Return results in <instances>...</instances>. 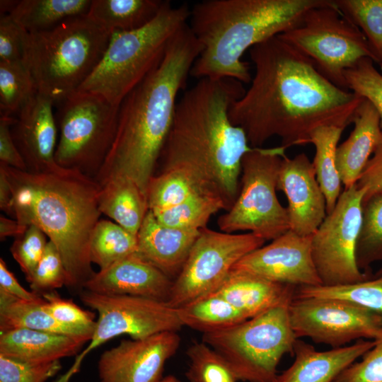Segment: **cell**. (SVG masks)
Listing matches in <instances>:
<instances>
[{
    "instance_id": "1",
    "label": "cell",
    "mask_w": 382,
    "mask_h": 382,
    "mask_svg": "<svg viewBox=\"0 0 382 382\" xmlns=\"http://www.w3.org/2000/svg\"><path fill=\"white\" fill-rule=\"evenodd\" d=\"M255 66L250 86L231 105V122L252 147L270 137L286 149L308 144L323 126L346 128L364 98L325 79L312 62L279 35L249 50Z\"/></svg>"
},
{
    "instance_id": "2",
    "label": "cell",
    "mask_w": 382,
    "mask_h": 382,
    "mask_svg": "<svg viewBox=\"0 0 382 382\" xmlns=\"http://www.w3.org/2000/svg\"><path fill=\"white\" fill-rule=\"evenodd\" d=\"M245 91L243 83L233 79H198L177 103L156 167L159 172L173 168L194 171L227 210L239 192L242 159L253 148L229 117L231 105Z\"/></svg>"
},
{
    "instance_id": "3",
    "label": "cell",
    "mask_w": 382,
    "mask_h": 382,
    "mask_svg": "<svg viewBox=\"0 0 382 382\" xmlns=\"http://www.w3.org/2000/svg\"><path fill=\"white\" fill-rule=\"evenodd\" d=\"M200 51L187 23L173 37L159 65L123 99L113 144L94 178L100 185L125 177L146 195L173 125L178 96L185 89Z\"/></svg>"
},
{
    "instance_id": "4",
    "label": "cell",
    "mask_w": 382,
    "mask_h": 382,
    "mask_svg": "<svg viewBox=\"0 0 382 382\" xmlns=\"http://www.w3.org/2000/svg\"><path fill=\"white\" fill-rule=\"evenodd\" d=\"M13 193V218L41 229L59 250L67 274L66 286L80 294L95 274L90 243L100 220V185L82 172L57 163L40 171L0 163Z\"/></svg>"
},
{
    "instance_id": "5",
    "label": "cell",
    "mask_w": 382,
    "mask_h": 382,
    "mask_svg": "<svg viewBox=\"0 0 382 382\" xmlns=\"http://www.w3.org/2000/svg\"><path fill=\"white\" fill-rule=\"evenodd\" d=\"M330 0H204L190 9L188 25L201 46L190 76L250 83L243 54L299 24L311 8Z\"/></svg>"
},
{
    "instance_id": "6",
    "label": "cell",
    "mask_w": 382,
    "mask_h": 382,
    "mask_svg": "<svg viewBox=\"0 0 382 382\" xmlns=\"http://www.w3.org/2000/svg\"><path fill=\"white\" fill-rule=\"evenodd\" d=\"M111 35L87 15L42 32L23 30V61L37 92L57 105L77 91L100 61Z\"/></svg>"
},
{
    "instance_id": "7",
    "label": "cell",
    "mask_w": 382,
    "mask_h": 382,
    "mask_svg": "<svg viewBox=\"0 0 382 382\" xmlns=\"http://www.w3.org/2000/svg\"><path fill=\"white\" fill-rule=\"evenodd\" d=\"M190 16L187 4L173 6L165 1L156 17L147 25L112 33L100 61L78 91L100 95L120 105L159 65L170 42L188 23Z\"/></svg>"
},
{
    "instance_id": "8",
    "label": "cell",
    "mask_w": 382,
    "mask_h": 382,
    "mask_svg": "<svg viewBox=\"0 0 382 382\" xmlns=\"http://www.w3.org/2000/svg\"><path fill=\"white\" fill-rule=\"evenodd\" d=\"M291 300L236 325L202 334V341L228 363L237 381L274 382L277 366L298 340L289 318Z\"/></svg>"
},
{
    "instance_id": "9",
    "label": "cell",
    "mask_w": 382,
    "mask_h": 382,
    "mask_svg": "<svg viewBox=\"0 0 382 382\" xmlns=\"http://www.w3.org/2000/svg\"><path fill=\"white\" fill-rule=\"evenodd\" d=\"M56 105V163L94 178L113 144L120 105L100 95L79 91Z\"/></svg>"
},
{
    "instance_id": "10",
    "label": "cell",
    "mask_w": 382,
    "mask_h": 382,
    "mask_svg": "<svg viewBox=\"0 0 382 382\" xmlns=\"http://www.w3.org/2000/svg\"><path fill=\"white\" fill-rule=\"evenodd\" d=\"M286 148L253 147L241 163L240 187L233 205L217 220L221 231H248L272 241L290 229L286 208L276 191Z\"/></svg>"
},
{
    "instance_id": "11",
    "label": "cell",
    "mask_w": 382,
    "mask_h": 382,
    "mask_svg": "<svg viewBox=\"0 0 382 382\" xmlns=\"http://www.w3.org/2000/svg\"><path fill=\"white\" fill-rule=\"evenodd\" d=\"M308 57L338 88L349 91L346 70L363 58H377L361 31L337 8L335 0L310 9L297 25L278 35Z\"/></svg>"
},
{
    "instance_id": "12",
    "label": "cell",
    "mask_w": 382,
    "mask_h": 382,
    "mask_svg": "<svg viewBox=\"0 0 382 382\" xmlns=\"http://www.w3.org/2000/svg\"><path fill=\"white\" fill-rule=\"evenodd\" d=\"M83 304L98 313L91 340L76 356L69 369L54 382H69L86 355L115 337L137 340L183 327L177 309L167 302L127 295H105L88 290L79 294Z\"/></svg>"
},
{
    "instance_id": "13",
    "label": "cell",
    "mask_w": 382,
    "mask_h": 382,
    "mask_svg": "<svg viewBox=\"0 0 382 382\" xmlns=\"http://www.w3.org/2000/svg\"><path fill=\"white\" fill-rule=\"evenodd\" d=\"M265 241L253 233L202 229L181 271L173 280L167 303L177 308L215 292L233 266Z\"/></svg>"
},
{
    "instance_id": "14",
    "label": "cell",
    "mask_w": 382,
    "mask_h": 382,
    "mask_svg": "<svg viewBox=\"0 0 382 382\" xmlns=\"http://www.w3.org/2000/svg\"><path fill=\"white\" fill-rule=\"evenodd\" d=\"M364 193L356 185L345 189L333 210L312 235V255L322 285L352 284L370 278L359 268L356 257Z\"/></svg>"
},
{
    "instance_id": "15",
    "label": "cell",
    "mask_w": 382,
    "mask_h": 382,
    "mask_svg": "<svg viewBox=\"0 0 382 382\" xmlns=\"http://www.w3.org/2000/svg\"><path fill=\"white\" fill-rule=\"evenodd\" d=\"M289 318L297 339L309 337L332 348L382 337L381 316L339 299L295 296L289 304Z\"/></svg>"
},
{
    "instance_id": "16",
    "label": "cell",
    "mask_w": 382,
    "mask_h": 382,
    "mask_svg": "<svg viewBox=\"0 0 382 382\" xmlns=\"http://www.w3.org/2000/svg\"><path fill=\"white\" fill-rule=\"evenodd\" d=\"M180 345L178 332L123 340L102 353L98 361L100 382H161L166 362Z\"/></svg>"
},
{
    "instance_id": "17",
    "label": "cell",
    "mask_w": 382,
    "mask_h": 382,
    "mask_svg": "<svg viewBox=\"0 0 382 382\" xmlns=\"http://www.w3.org/2000/svg\"><path fill=\"white\" fill-rule=\"evenodd\" d=\"M312 236L289 230L270 243L252 251L232 269L296 288L322 285L312 255Z\"/></svg>"
},
{
    "instance_id": "18",
    "label": "cell",
    "mask_w": 382,
    "mask_h": 382,
    "mask_svg": "<svg viewBox=\"0 0 382 382\" xmlns=\"http://www.w3.org/2000/svg\"><path fill=\"white\" fill-rule=\"evenodd\" d=\"M277 190L287 199L290 230L300 236H312L327 215L326 201L306 154L291 158L282 156Z\"/></svg>"
},
{
    "instance_id": "19",
    "label": "cell",
    "mask_w": 382,
    "mask_h": 382,
    "mask_svg": "<svg viewBox=\"0 0 382 382\" xmlns=\"http://www.w3.org/2000/svg\"><path fill=\"white\" fill-rule=\"evenodd\" d=\"M54 105L50 98L37 93L15 117L11 134L27 170L40 171L56 163L58 129Z\"/></svg>"
},
{
    "instance_id": "20",
    "label": "cell",
    "mask_w": 382,
    "mask_h": 382,
    "mask_svg": "<svg viewBox=\"0 0 382 382\" xmlns=\"http://www.w3.org/2000/svg\"><path fill=\"white\" fill-rule=\"evenodd\" d=\"M173 280L136 253L100 270L84 289L105 295H127L167 302Z\"/></svg>"
},
{
    "instance_id": "21",
    "label": "cell",
    "mask_w": 382,
    "mask_h": 382,
    "mask_svg": "<svg viewBox=\"0 0 382 382\" xmlns=\"http://www.w3.org/2000/svg\"><path fill=\"white\" fill-rule=\"evenodd\" d=\"M200 231L163 226L149 209L137 236L135 253L171 279H175L186 262Z\"/></svg>"
},
{
    "instance_id": "22",
    "label": "cell",
    "mask_w": 382,
    "mask_h": 382,
    "mask_svg": "<svg viewBox=\"0 0 382 382\" xmlns=\"http://www.w3.org/2000/svg\"><path fill=\"white\" fill-rule=\"evenodd\" d=\"M375 340L357 342L326 351H318L298 339L294 347L292 364L274 382H333L350 364L371 349Z\"/></svg>"
},
{
    "instance_id": "23",
    "label": "cell",
    "mask_w": 382,
    "mask_h": 382,
    "mask_svg": "<svg viewBox=\"0 0 382 382\" xmlns=\"http://www.w3.org/2000/svg\"><path fill=\"white\" fill-rule=\"evenodd\" d=\"M89 337L16 328L0 332V355L30 364H45L77 356Z\"/></svg>"
},
{
    "instance_id": "24",
    "label": "cell",
    "mask_w": 382,
    "mask_h": 382,
    "mask_svg": "<svg viewBox=\"0 0 382 382\" xmlns=\"http://www.w3.org/2000/svg\"><path fill=\"white\" fill-rule=\"evenodd\" d=\"M354 129L337 146L336 164L345 189L356 185L382 138L380 117L374 105L364 99L356 110Z\"/></svg>"
},
{
    "instance_id": "25",
    "label": "cell",
    "mask_w": 382,
    "mask_h": 382,
    "mask_svg": "<svg viewBox=\"0 0 382 382\" xmlns=\"http://www.w3.org/2000/svg\"><path fill=\"white\" fill-rule=\"evenodd\" d=\"M296 287L274 282L253 273L232 269L215 291L238 309L246 319L295 296Z\"/></svg>"
},
{
    "instance_id": "26",
    "label": "cell",
    "mask_w": 382,
    "mask_h": 382,
    "mask_svg": "<svg viewBox=\"0 0 382 382\" xmlns=\"http://www.w3.org/2000/svg\"><path fill=\"white\" fill-rule=\"evenodd\" d=\"M98 206L101 214L135 236L149 211L146 195L135 182L125 177L112 178L100 185Z\"/></svg>"
},
{
    "instance_id": "27",
    "label": "cell",
    "mask_w": 382,
    "mask_h": 382,
    "mask_svg": "<svg viewBox=\"0 0 382 382\" xmlns=\"http://www.w3.org/2000/svg\"><path fill=\"white\" fill-rule=\"evenodd\" d=\"M44 303L43 298L38 301H25L0 291V332L27 328L91 338L94 328H77L58 323L45 311Z\"/></svg>"
},
{
    "instance_id": "28",
    "label": "cell",
    "mask_w": 382,
    "mask_h": 382,
    "mask_svg": "<svg viewBox=\"0 0 382 382\" xmlns=\"http://www.w3.org/2000/svg\"><path fill=\"white\" fill-rule=\"evenodd\" d=\"M165 1L91 0L87 16L112 33L144 27L154 20Z\"/></svg>"
},
{
    "instance_id": "29",
    "label": "cell",
    "mask_w": 382,
    "mask_h": 382,
    "mask_svg": "<svg viewBox=\"0 0 382 382\" xmlns=\"http://www.w3.org/2000/svg\"><path fill=\"white\" fill-rule=\"evenodd\" d=\"M201 194L217 195L194 171L185 168H170L151 178L146 191L149 209L173 207Z\"/></svg>"
},
{
    "instance_id": "30",
    "label": "cell",
    "mask_w": 382,
    "mask_h": 382,
    "mask_svg": "<svg viewBox=\"0 0 382 382\" xmlns=\"http://www.w3.org/2000/svg\"><path fill=\"white\" fill-rule=\"evenodd\" d=\"M91 3V0H21L9 15L26 32L38 33L87 15Z\"/></svg>"
},
{
    "instance_id": "31",
    "label": "cell",
    "mask_w": 382,
    "mask_h": 382,
    "mask_svg": "<svg viewBox=\"0 0 382 382\" xmlns=\"http://www.w3.org/2000/svg\"><path fill=\"white\" fill-rule=\"evenodd\" d=\"M345 128L323 126L311 134L308 144L315 146L312 162L318 183L326 201L327 214L330 213L341 195L342 181L336 164V150Z\"/></svg>"
},
{
    "instance_id": "32",
    "label": "cell",
    "mask_w": 382,
    "mask_h": 382,
    "mask_svg": "<svg viewBox=\"0 0 382 382\" xmlns=\"http://www.w3.org/2000/svg\"><path fill=\"white\" fill-rule=\"evenodd\" d=\"M176 309L183 326L202 334L225 330L248 320L216 292L202 296Z\"/></svg>"
},
{
    "instance_id": "33",
    "label": "cell",
    "mask_w": 382,
    "mask_h": 382,
    "mask_svg": "<svg viewBox=\"0 0 382 382\" xmlns=\"http://www.w3.org/2000/svg\"><path fill=\"white\" fill-rule=\"evenodd\" d=\"M137 236L115 222L100 219L91 238L92 263L104 270L136 253Z\"/></svg>"
},
{
    "instance_id": "34",
    "label": "cell",
    "mask_w": 382,
    "mask_h": 382,
    "mask_svg": "<svg viewBox=\"0 0 382 382\" xmlns=\"http://www.w3.org/2000/svg\"><path fill=\"white\" fill-rule=\"evenodd\" d=\"M221 209L227 210L224 201L213 194L193 196L175 206L151 211L163 226L187 230H202L212 215Z\"/></svg>"
},
{
    "instance_id": "35",
    "label": "cell",
    "mask_w": 382,
    "mask_h": 382,
    "mask_svg": "<svg viewBox=\"0 0 382 382\" xmlns=\"http://www.w3.org/2000/svg\"><path fill=\"white\" fill-rule=\"evenodd\" d=\"M37 93L23 60L0 62V115L16 117Z\"/></svg>"
},
{
    "instance_id": "36",
    "label": "cell",
    "mask_w": 382,
    "mask_h": 382,
    "mask_svg": "<svg viewBox=\"0 0 382 382\" xmlns=\"http://www.w3.org/2000/svg\"><path fill=\"white\" fill-rule=\"evenodd\" d=\"M295 296L345 301L382 316V274L352 284L299 287Z\"/></svg>"
},
{
    "instance_id": "37",
    "label": "cell",
    "mask_w": 382,
    "mask_h": 382,
    "mask_svg": "<svg viewBox=\"0 0 382 382\" xmlns=\"http://www.w3.org/2000/svg\"><path fill=\"white\" fill-rule=\"evenodd\" d=\"M359 268L366 270L382 260V195L362 203V222L356 251Z\"/></svg>"
},
{
    "instance_id": "38",
    "label": "cell",
    "mask_w": 382,
    "mask_h": 382,
    "mask_svg": "<svg viewBox=\"0 0 382 382\" xmlns=\"http://www.w3.org/2000/svg\"><path fill=\"white\" fill-rule=\"evenodd\" d=\"M335 3L364 34L382 69V0H335Z\"/></svg>"
},
{
    "instance_id": "39",
    "label": "cell",
    "mask_w": 382,
    "mask_h": 382,
    "mask_svg": "<svg viewBox=\"0 0 382 382\" xmlns=\"http://www.w3.org/2000/svg\"><path fill=\"white\" fill-rule=\"evenodd\" d=\"M189 382H237L226 360L207 344L195 342L187 348Z\"/></svg>"
},
{
    "instance_id": "40",
    "label": "cell",
    "mask_w": 382,
    "mask_h": 382,
    "mask_svg": "<svg viewBox=\"0 0 382 382\" xmlns=\"http://www.w3.org/2000/svg\"><path fill=\"white\" fill-rule=\"evenodd\" d=\"M349 90L369 100L380 117L382 130V74L369 58L360 59L345 72Z\"/></svg>"
},
{
    "instance_id": "41",
    "label": "cell",
    "mask_w": 382,
    "mask_h": 382,
    "mask_svg": "<svg viewBox=\"0 0 382 382\" xmlns=\"http://www.w3.org/2000/svg\"><path fill=\"white\" fill-rule=\"evenodd\" d=\"M67 274L61 255L54 244L48 241L43 255L28 282L37 294L55 291L66 286Z\"/></svg>"
},
{
    "instance_id": "42",
    "label": "cell",
    "mask_w": 382,
    "mask_h": 382,
    "mask_svg": "<svg viewBox=\"0 0 382 382\" xmlns=\"http://www.w3.org/2000/svg\"><path fill=\"white\" fill-rule=\"evenodd\" d=\"M47 242L45 233L31 224L23 234L15 238L11 245V255L24 273L27 282L40 260Z\"/></svg>"
},
{
    "instance_id": "43",
    "label": "cell",
    "mask_w": 382,
    "mask_h": 382,
    "mask_svg": "<svg viewBox=\"0 0 382 382\" xmlns=\"http://www.w3.org/2000/svg\"><path fill=\"white\" fill-rule=\"evenodd\" d=\"M61 369L60 361L30 364L0 355V382H46Z\"/></svg>"
},
{
    "instance_id": "44",
    "label": "cell",
    "mask_w": 382,
    "mask_h": 382,
    "mask_svg": "<svg viewBox=\"0 0 382 382\" xmlns=\"http://www.w3.org/2000/svg\"><path fill=\"white\" fill-rule=\"evenodd\" d=\"M42 296L45 299L44 308L58 323L77 328H95V313L81 308L71 299L62 298L56 291Z\"/></svg>"
},
{
    "instance_id": "45",
    "label": "cell",
    "mask_w": 382,
    "mask_h": 382,
    "mask_svg": "<svg viewBox=\"0 0 382 382\" xmlns=\"http://www.w3.org/2000/svg\"><path fill=\"white\" fill-rule=\"evenodd\" d=\"M359 361L347 367L333 382H382V337Z\"/></svg>"
},
{
    "instance_id": "46",
    "label": "cell",
    "mask_w": 382,
    "mask_h": 382,
    "mask_svg": "<svg viewBox=\"0 0 382 382\" xmlns=\"http://www.w3.org/2000/svg\"><path fill=\"white\" fill-rule=\"evenodd\" d=\"M23 30L9 14L0 15V62L23 60Z\"/></svg>"
},
{
    "instance_id": "47",
    "label": "cell",
    "mask_w": 382,
    "mask_h": 382,
    "mask_svg": "<svg viewBox=\"0 0 382 382\" xmlns=\"http://www.w3.org/2000/svg\"><path fill=\"white\" fill-rule=\"evenodd\" d=\"M356 185L365 190L362 203L373 196L382 195V138Z\"/></svg>"
},
{
    "instance_id": "48",
    "label": "cell",
    "mask_w": 382,
    "mask_h": 382,
    "mask_svg": "<svg viewBox=\"0 0 382 382\" xmlns=\"http://www.w3.org/2000/svg\"><path fill=\"white\" fill-rule=\"evenodd\" d=\"M15 117L0 115V163L27 170L25 161L12 137L11 126Z\"/></svg>"
},
{
    "instance_id": "49",
    "label": "cell",
    "mask_w": 382,
    "mask_h": 382,
    "mask_svg": "<svg viewBox=\"0 0 382 382\" xmlns=\"http://www.w3.org/2000/svg\"><path fill=\"white\" fill-rule=\"evenodd\" d=\"M0 291L25 301H38L42 296L25 289L8 270L4 260L0 259Z\"/></svg>"
},
{
    "instance_id": "50",
    "label": "cell",
    "mask_w": 382,
    "mask_h": 382,
    "mask_svg": "<svg viewBox=\"0 0 382 382\" xmlns=\"http://www.w3.org/2000/svg\"><path fill=\"white\" fill-rule=\"evenodd\" d=\"M0 209L13 217V193L3 167L0 166Z\"/></svg>"
},
{
    "instance_id": "51",
    "label": "cell",
    "mask_w": 382,
    "mask_h": 382,
    "mask_svg": "<svg viewBox=\"0 0 382 382\" xmlns=\"http://www.w3.org/2000/svg\"><path fill=\"white\" fill-rule=\"evenodd\" d=\"M28 226L21 224L16 219L0 216V239L4 241L7 237H18L23 234Z\"/></svg>"
},
{
    "instance_id": "52",
    "label": "cell",
    "mask_w": 382,
    "mask_h": 382,
    "mask_svg": "<svg viewBox=\"0 0 382 382\" xmlns=\"http://www.w3.org/2000/svg\"><path fill=\"white\" fill-rule=\"evenodd\" d=\"M18 1L1 0L0 1L1 14H10Z\"/></svg>"
},
{
    "instance_id": "53",
    "label": "cell",
    "mask_w": 382,
    "mask_h": 382,
    "mask_svg": "<svg viewBox=\"0 0 382 382\" xmlns=\"http://www.w3.org/2000/svg\"><path fill=\"white\" fill-rule=\"evenodd\" d=\"M177 381H178V378L175 376L173 375H168L163 378L161 382H177Z\"/></svg>"
},
{
    "instance_id": "54",
    "label": "cell",
    "mask_w": 382,
    "mask_h": 382,
    "mask_svg": "<svg viewBox=\"0 0 382 382\" xmlns=\"http://www.w3.org/2000/svg\"><path fill=\"white\" fill-rule=\"evenodd\" d=\"M382 274V267L376 272L375 276H378Z\"/></svg>"
},
{
    "instance_id": "55",
    "label": "cell",
    "mask_w": 382,
    "mask_h": 382,
    "mask_svg": "<svg viewBox=\"0 0 382 382\" xmlns=\"http://www.w3.org/2000/svg\"><path fill=\"white\" fill-rule=\"evenodd\" d=\"M177 382H182L181 381H180L179 379H178V381Z\"/></svg>"
},
{
    "instance_id": "56",
    "label": "cell",
    "mask_w": 382,
    "mask_h": 382,
    "mask_svg": "<svg viewBox=\"0 0 382 382\" xmlns=\"http://www.w3.org/2000/svg\"><path fill=\"white\" fill-rule=\"evenodd\" d=\"M381 73L382 74V69H381Z\"/></svg>"
}]
</instances>
